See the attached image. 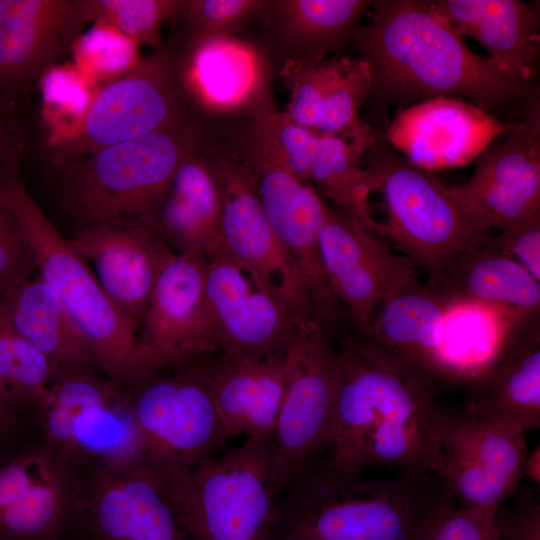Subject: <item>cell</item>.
Here are the masks:
<instances>
[{"label": "cell", "mask_w": 540, "mask_h": 540, "mask_svg": "<svg viewBox=\"0 0 540 540\" xmlns=\"http://www.w3.org/2000/svg\"><path fill=\"white\" fill-rule=\"evenodd\" d=\"M433 12L462 37L469 36L488 52L506 77L528 84L538 70L539 18L519 0L429 1Z\"/></svg>", "instance_id": "cell-27"}, {"label": "cell", "mask_w": 540, "mask_h": 540, "mask_svg": "<svg viewBox=\"0 0 540 540\" xmlns=\"http://www.w3.org/2000/svg\"><path fill=\"white\" fill-rule=\"evenodd\" d=\"M180 54L191 108L212 117H251L273 105L269 61L254 44L238 37H224Z\"/></svg>", "instance_id": "cell-25"}, {"label": "cell", "mask_w": 540, "mask_h": 540, "mask_svg": "<svg viewBox=\"0 0 540 540\" xmlns=\"http://www.w3.org/2000/svg\"><path fill=\"white\" fill-rule=\"evenodd\" d=\"M222 206V187L202 145L174 172L153 211V228L175 253L207 258L222 249Z\"/></svg>", "instance_id": "cell-28"}, {"label": "cell", "mask_w": 540, "mask_h": 540, "mask_svg": "<svg viewBox=\"0 0 540 540\" xmlns=\"http://www.w3.org/2000/svg\"><path fill=\"white\" fill-rule=\"evenodd\" d=\"M538 110L495 138L464 183L447 191L492 228L503 230L540 216Z\"/></svg>", "instance_id": "cell-17"}, {"label": "cell", "mask_w": 540, "mask_h": 540, "mask_svg": "<svg viewBox=\"0 0 540 540\" xmlns=\"http://www.w3.org/2000/svg\"><path fill=\"white\" fill-rule=\"evenodd\" d=\"M22 152L0 161V198L15 214L37 259L40 278L55 292L112 382H129L138 326L110 301L85 259L64 239L28 192Z\"/></svg>", "instance_id": "cell-6"}, {"label": "cell", "mask_w": 540, "mask_h": 540, "mask_svg": "<svg viewBox=\"0 0 540 540\" xmlns=\"http://www.w3.org/2000/svg\"><path fill=\"white\" fill-rule=\"evenodd\" d=\"M11 105L0 102V161L23 150L22 141L12 119Z\"/></svg>", "instance_id": "cell-44"}, {"label": "cell", "mask_w": 540, "mask_h": 540, "mask_svg": "<svg viewBox=\"0 0 540 540\" xmlns=\"http://www.w3.org/2000/svg\"><path fill=\"white\" fill-rule=\"evenodd\" d=\"M203 149L221 184L220 240L224 252L297 318L317 321L297 267L270 226L253 179L235 147L206 141Z\"/></svg>", "instance_id": "cell-11"}, {"label": "cell", "mask_w": 540, "mask_h": 540, "mask_svg": "<svg viewBox=\"0 0 540 540\" xmlns=\"http://www.w3.org/2000/svg\"><path fill=\"white\" fill-rule=\"evenodd\" d=\"M205 293L223 352L284 353L303 321L223 249L206 258Z\"/></svg>", "instance_id": "cell-19"}, {"label": "cell", "mask_w": 540, "mask_h": 540, "mask_svg": "<svg viewBox=\"0 0 540 540\" xmlns=\"http://www.w3.org/2000/svg\"><path fill=\"white\" fill-rule=\"evenodd\" d=\"M57 377L46 356L9 323L0 309V379L13 395L34 412Z\"/></svg>", "instance_id": "cell-34"}, {"label": "cell", "mask_w": 540, "mask_h": 540, "mask_svg": "<svg viewBox=\"0 0 540 540\" xmlns=\"http://www.w3.org/2000/svg\"><path fill=\"white\" fill-rule=\"evenodd\" d=\"M191 117L181 54L166 44L93 95L82 116L50 140L52 162L62 167L103 147Z\"/></svg>", "instance_id": "cell-9"}, {"label": "cell", "mask_w": 540, "mask_h": 540, "mask_svg": "<svg viewBox=\"0 0 540 540\" xmlns=\"http://www.w3.org/2000/svg\"><path fill=\"white\" fill-rule=\"evenodd\" d=\"M84 26L76 0H0V102L12 106L56 68Z\"/></svg>", "instance_id": "cell-20"}, {"label": "cell", "mask_w": 540, "mask_h": 540, "mask_svg": "<svg viewBox=\"0 0 540 540\" xmlns=\"http://www.w3.org/2000/svg\"><path fill=\"white\" fill-rule=\"evenodd\" d=\"M68 241L93 261L107 297L139 328L158 277L176 253L146 225H86Z\"/></svg>", "instance_id": "cell-23"}, {"label": "cell", "mask_w": 540, "mask_h": 540, "mask_svg": "<svg viewBox=\"0 0 540 540\" xmlns=\"http://www.w3.org/2000/svg\"><path fill=\"white\" fill-rule=\"evenodd\" d=\"M540 448H535L532 452L528 453L524 469L523 476L528 477L535 484L540 482Z\"/></svg>", "instance_id": "cell-45"}, {"label": "cell", "mask_w": 540, "mask_h": 540, "mask_svg": "<svg viewBox=\"0 0 540 540\" xmlns=\"http://www.w3.org/2000/svg\"><path fill=\"white\" fill-rule=\"evenodd\" d=\"M74 488L72 540H186L149 464L97 472Z\"/></svg>", "instance_id": "cell-15"}, {"label": "cell", "mask_w": 540, "mask_h": 540, "mask_svg": "<svg viewBox=\"0 0 540 540\" xmlns=\"http://www.w3.org/2000/svg\"><path fill=\"white\" fill-rule=\"evenodd\" d=\"M203 365L226 441L239 434L272 440L286 390V352L220 351Z\"/></svg>", "instance_id": "cell-26"}, {"label": "cell", "mask_w": 540, "mask_h": 540, "mask_svg": "<svg viewBox=\"0 0 540 540\" xmlns=\"http://www.w3.org/2000/svg\"><path fill=\"white\" fill-rule=\"evenodd\" d=\"M349 62L346 57L283 61L279 76L289 91V101L283 113L313 132L322 106Z\"/></svg>", "instance_id": "cell-35"}, {"label": "cell", "mask_w": 540, "mask_h": 540, "mask_svg": "<svg viewBox=\"0 0 540 540\" xmlns=\"http://www.w3.org/2000/svg\"><path fill=\"white\" fill-rule=\"evenodd\" d=\"M510 126L460 98L437 97L398 110L386 138L406 160L429 171L468 164Z\"/></svg>", "instance_id": "cell-21"}, {"label": "cell", "mask_w": 540, "mask_h": 540, "mask_svg": "<svg viewBox=\"0 0 540 540\" xmlns=\"http://www.w3.org/2000/svg\"><path fill=\"white\" fill-rule=\"evenodd\" d=\"M72 51L82 67L103 75L124 74L141 60L136 43L116 30L96 25L78 37Z\"/></svg>", "instance_id": "cell-38"}, {"label": "cell", "mask_w": 540, "mask_h": 540, "mask_svg": "<svg viewBox=\"0 0 540 540\" xmlns=\"http://www.w3.org/2000/svg\"><path fill=\"white\" fill-rule=\"evenodd\" d=\"M338 386L328 460L361 473L369 466L441 467L438 388L350 328L337 338Z\"/></svg>", "instance_id": "cell-1"}, {"label": "cell", "mask_w": 540, "mask_h": 540, "mask_svg": "<svg viewBox=\"0 0 540 540\" xmlns=\"http://www.w3.org/2000/svg\"><path fill=\"white\" fill-rule=\"evenodd\" d=\"M278 501L270 540H426L456 502L421 469L367 478L313 458Z\"/></svg>", "instance_id": "cell-3"}, {"label": "cell", "mask_w": 540, "mask_h": 540, "mask_svg": "<svg viewBox=\"0 0 540 540\" xmlns=\"http://www.w3.org/2000/svg\"><path fill=\"white\" fill-rule=\"evenodd\" d=\"M42 444L73 485L94 473L147 464L148 453L127 388L97 371L65 373L34 408Z\"/></svg>", "instance_id": "cell-7"}, {"label": "cell", "mask_w": 540, "mask_h": 540, "mask_svg": "<svg viewBox=\"0 0 540 540\" xmlns=\"http://www.w3.org/2000/svg\"><path fill=\"white\" fill-rule=\"evenodd\" d=\"M263 0H186L182 19L186 39L182 53L218 38L237 37L238 32L256 19Z\"/></svg>", "instance_id": "cell-37"}, {"label": "cell", "mask_w": 540, "mask_h": 540, "mask_svg": "<svg viewBox=\"0 0 540 540\" xmlns=\"http://www.w3.org/2000/svg\"><path fill=\"white\" fill-rule=\"evenodd\" d=\"M67 540H72V539L68 538Z\"/></svg>", "instance_id": "cell-46"}, {"label": "cell", "mask_w": 540, "mask_h": 540, "mask_svg": "<svg viewBox=\"0 0 540 540\" xmlns=\"http://www.w3.org/2000/svg\"><path fill=\"white\" fill-rule=\"evenodd\" d=\"M203 360L155 372L129 387L148 463L192 467L225 441Z\"/></svg>", "instance_id": "cell-12"}, {"label": "cell", "mask_w": 540, "mask_h": 540, "mask_svg": "<svg viewBox=\"0 0 540 540\" xmlns=\"http://www.w3.org/2000/svg\"><path fill=\"white\" fill-rule=\"evenodd\" d=\"M370 4L365 0H263L256 19L283 61H317L351 37Z\"/></svg>", "instance_id": "cell-30"}, {"label": "cell", "mask_w": 540, "mask_h": 540, "mask_svg": "<svg viewBox=\"0 0 540 540\" xmlns=\"http://www.w3.org/2000/svg\"><path fill=\"white\" fill-rule=\"evenodd\" d=\"M378 138L376 132L360 138L319 135L308 178L317 193L373 234L379 233L380 223L373 217L370 177L361 160Z\"/></svg>", "instance_id": "cell-32"}, {"label": "cell", "mask_w": 540, "mask_h": 540, "mask_svg": "<svg viewBox=\"0 0 540 540\" xmlns=\"http://www.w3.org/2000/svg\"><path fill=\"white\" fill-rule=\"evenodd\" d=\"M35 251L15 214L0 198V299L29 280Z\"/></svg>", "instance_id": "cell-39"}, {"label": "cell", "mask_w": 540, "mask_h": 540, "mask_svg": "<svg viewBox=\"0 0 540 540\" xmlns=\"http://www.w3.org/2000/svg\"><path fill=\"white\" fill-rule=\"evenodd\" d=\"M489 245L517 261L540 282V216L500 230Z\"/></svg>", "instance_id": "cell-41"}, {"label": "cell", "mask_w": 540, "mask_h": 540, "mask_svg": "<svg viewBox=\"0 0 540 540\" xmlns=\"http://www.w3.org/2000/svg\"><path fill=\"white\" fill-rule=\"evenodd\" d=\"M319 243L330 288L351 330L363 336L380 304L414 278L416 265L342 210L329 207Z\"/></svg>", "instance_id": "cell-16"}, {"label": "cell", "mask_w": 540, "mask_h": 540, "mask_svg": "<svg viewBox=\"0 0 540 540\" xmlns=\"http://www.w3.org/2000/svg\"><path fill=\"white\" fill-rule=\"evenodd\" d=\"M451 304L429 283L412 278L380 304L367 332L359 336L437 387L456 384L444 349Z\"/></svg>", "instance_id": "cell-24"}, {"label": "cell", "mask_w": 540, "mask_h": 540, "mask_svg": "<svg viewBox=\"0 0 540 540\" xmlns=\"http://www.w3.org/2000/svg\"><path fill=\"white\" fill-rule=\"evenodd\" d=\"M428 283L454 304L488 307L512 317L540 313V282L490 245L458 252Z\"/></svg>", "instance_id": "cell-29"}, {"label": "cell", "mask_w": 540, "mask_h": 540, "mask_svg": "<svg viewBox=\"0 0 540 540\" xmlns=\"http://www.w3.org/2000/svg\"><path fill=\"white\" fill-rule=\"evenodd\" d=\"M206 139L204 125L193 116L172 127L103 147L60 167L59 199L83 226L153 228V211L174 172Z\"/></svg>", "instance_id": "cell-4"}, {"label": "cell", "mask_w": 540, "mask_h": 540, "mask_svg": "<svg viewBox=\"0 0 540 540\" xmlns=\"http://www.w3.org/2000/svg\"><path fill=\"white\" fill-rule=\"evenodd\" d=\"M464 410L508 434L540 426V313L511 320L491 359L466 383Z\"/></svg>", "instance_id": "cell-18"}, {"label": "cell", "mask_w": 540, "mask_h": 540, "mask_svg": "<svg viewBox=\"0 0 540 540\" xmlns=\"http://www.w3.org/2000/svg\"><path fill=\"white\" fill-rule=\"evenodd\" d=\"M186 0H76L82 21L118 31L138 46L159 50L162 26L182 18Z\"/></svg>", "instance_id": "cell-33"}, {"label": "cell", "mask_w": 540, "mask_h": 540, "mask_svg": "<svg viewBox=\"0 0 540 540\" xmlns=\"http://www.w3.org/2000/svg\"><path fill=\"white\" fill-rule=\"evenodd\" d=\"M0 309L9 323L46 356L58 377L100 370L90 345L58 296L40 277L25 281L0 299Z\"/></svg>", "instance_id": "cell-31"}, {"label": "cell", "mask_w": 540, "mask_h": 540, "mask_svg": "<svg viewBox=\"0 0 540 540\" xmlns=\"http://www.w3.org/2000/svg\"><path fill=\"white\" fill-rule=\"evenodd\" d=\"M492 522L479 512L457 505L436 523L426 540H490Z\"/></svg>", "instance_id": "cell-43"}, {"label": "cell", "mask_w": 540, "mask_h": 540, "mask_svg": "<svg viewBox=\"0 0 540 540\" xmlns=\"http://www.w3.org/2000/svg\"><path fill=\"white\" fill-rule=\"evenodd\" d=\"M490 540H540V504L527 486L512 507L497 510Z\"/></svg>", "instance_id": "cell-40"}, {"label": "cell", "mask_w": 540, "mask_h": 540, "mask_svg": "<svg viewBox=\"0 0 540 540\" xmlns=\"http://www.w3.org/2000/svg\"><path fill=\"white\" fill-rule=\"evenodd\" d=\"M206 258L176 253L160 273L137 332L126 387L155 373L220 352L205 293Z\"/></svg>", "instance_id": "cell-13"}, {"label": "cell", "mask_w": 540, "mask_h": 540, "mask_svg": "<svg viewBox=\"0 0 540 540\" xmlns=\"http://www.w3.org/2000/svg\"><path fill=\"white\" fill-rule=\"evenodd\" d=\"M247 124L245 132L275 153L296 179L308 184L319 135L296 124L274 105L256 112Z\"/></svg>", "instance_id": "cell-36"}, {"label": "cell", "mask_w": 540, "mask_h": 540, "mask_svg": "<svg viewBox=\"0 0 540 540\" xmlns=\"http://www.w3.org/2000/svg\"><path fill=\"white\" fill-rule=\"evenodd\" d=\"M362 166L371 188L383 200L387 219L380 235L389 236L400 254L435 278L458 252L489 245L493 228L440 184L378 138L364 153Z\"/></svg>", "instance_id": "cell-8"}, {"label": "cell", "mask_w": 540, "mask_h": 540, "mask_svg": "<svg viewBox=\"0 0 540 540\" xmlns=\"http://www.w3.org/2000/svg\"><path fill=\"white\" fill-rule=\"evenodd\" d=\"M441 467L437 476L462 507L493 523L514 495L528 455L526 434L494 429L465 410L443 408L439 425Z\"/></svg>", "instance_id": "cell-14"}, {"label": "cell", "mask_w": 540, "mask_h": 540, "mask_svg": "<svg viewBox=\"0 0 540 540\" xmlns=\"http://www.w3.org/2000/svg\"><path fill=\"white\" fill-rule=\"evenodd\" d=\"M29 410L0 379V464L29 446L22 440Z\"/></svg>", "instance_id": "cell-42"}, {"label": "cell", "mask_w": 540, "mask_h": 540, "mask_svg": "<svg viewBox=\"0 0 540 540\" xmlns=\"http://www.w3.org/2000/svg\"><path fill=\"white\" fill-rule=\"evenodd\" d=\"M368 22L351 39L370 72L366 100L381 111L458 96L489 112L519 98L527 84L503 75L474 53L428 1H371Z\"/></svg>", "instance_id": "cell-2"}, {"label": "cell", "mask_w": 540, "mask_h": 540, "mask_svg": "<svg viewBox=\"0 0 540 540\" xmlns=\"http://www.w3.org/2000/svg\"><path fill=\"white\" fill-rule=\"evenodd\" d=\"M75 488L40 443L0 464V540H67Z\"/></svg>", "instance_id": "cell-22"}, {"label": "cell", "mask_w": 540, "mask_h": 540, "mask_svg": "<svg viewBox=\"0 0 540 540\" xmlns=\"http://www.w3.org/2000/svg\"><path fill=\"white\" fill-rule=\"evenodd\" d=\"M272 440L247 438L192 467L151 465L191 540H270L279 495Z\"/></svg>", "instance_id": "cell-5"}, {"label": "cell", "mask_w": 540, "mask_h": 540, "mask_svg": "<svg viewBox=\"0 0 540 540\" xmlns=\"http://www.w3.org/2000/svg\"><path fill=\"white\" fill-rule=\"evenodd\" d=\"M286 390L272 438L279 494L295 474L329 448L338 386L335 338L318 322L302 321L286 351Z\"/></svg>", "instance_id": "cell-10"}]
</instances>
